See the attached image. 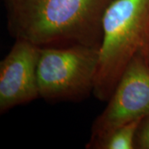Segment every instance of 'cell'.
Returning <instances> with one entry per match:
<instances>
[{
    "mask_svg": "<svg viewBox=\"0 0 149 149\" xmlns=\"http://www.w3.org/2000/svg\"><path fill=\"white\" fill-rule=\"evenodd\" d=\"M113 0H7L8 28L39 47L100 48L103 17Z\"/></svg>",
    "mask_w": 149,
    "mask_h": 149,
    "instance_id": "obj_1",
    "label": "cell"
},
{
    "mask_svg": "<svg viewBox=\"0 0 149 149\" xmlns=\"http://www.w3.org/2000/svg\"><path fill=\"white\" fill-rule=\"evenodd\" d=\"M102 31L93 94L108 101L132 59L142 55L149 60V0H113Z\"/></svg>",
    "mask_w": 149,
    "mask_h": 149,
    "instance_id": "obj_2",
    "label": "cell"
},
{
    "mask_svg": "<svg viewBox=\"0 0 149 149\" xmlns=\"http://www.w3.org/2000/svg\"><path fill=\"white\" fill-rule=\"evenodd\" d=\"M99 49L80 44L40 47L37 70L40 98L76 101L93 93Z\"/></svg>",
    "mask_w": 149,
    "mask_h": 149,
    "instance_id": "obj_3",
    "label": "cell"
},
{
    "mask_svg": "<svg viewBox=\"0 0 149 149\" xmlns=\"http://www.w3.org/2000/svg\"><path fill=\"white\" fill-rule=\"evenodd\" d=\"M105 109L96 118L89 142L149 114V60L134 56L121 75Z\"/></svg>",
    "mask_w": 149,
    "mask_h": 149,
    "instance_id": "obj_4",
    "label": "cell"
},
{
    "mask_svg": "<svg viewBox=\"0 0 149 149\" xmlns=\"http://www.w3.org/2000/svg\"><path fill=\"white\" fill-rule=\"evenodd\" d=\"M40 47L26 40L17 39L0 62V113L28 104L40 98L37 63Z\"/></svg>",
    "mask_w": 149,
    "mask_h": 149,
    "instance_id": "obj_5",
    "label": "cell"
},
{
    "mask_svg": "<svg viewBox=\"0 0 149 149\" xmlns=\"http://www.w3.org/2000/svg\"><path fill=\"white\" fill-rule=\"evenodd\" d=\"M143 118L121 125L100 138L89 142L86 144V148L135 149V137Z\"/></svg>",
    "mask_w": 149,
    "mask_h": 149,
    "instance_id": "obj_6",
    "label": "cell"
},
{
    "mask_svg": "<svg viewBox=\"0 0 149 149\" xmlns=\"http://www.w3.org/2000/svg\"><path fill=\"white\" fill-rule=\"evenodd\" d=\"M135 149H149V114L141 120L135 137Z\"/></svg>",
    "mask_w": 149,
    "mask_h": 149,
    "instance_id": "obj_7",
    "label": "cell"
}]
</instances>
